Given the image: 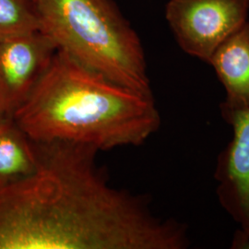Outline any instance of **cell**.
<instances>
[{
  "label": "cell",
  "mask_w": 249,
  "mask_h": 249,
  "mask_svg": "<svg viewBox=\"0 0 249 249\" xmlns=\"http://www.w3.org/2000/svg\"><path fill=\"white\" fill-rule=\"evenodd\" d=\"M39 166L0 190V249H186L188 227L110 185L85 145L36 142Z\"/></svg>",
  "instance_id": "1"
},
{
  "label": "cell",
  "mask_w": 249,
  "mask_h": 249,
  "mask_svg": "<svg viewBox=\"0 0 249 249\" xmlns=\"http://www.w3.org/2000/svg\"><path fill=\"white\" fill-rule=\"evenodd\" d=\"M12 119L36 142L98 151L143 144L161 122L153 95L107 80L59 50Z\"/></svg>",
  "instance_id": "2"
},
{
  "label": "cell",
  "mask_w": 249,
  "mask_h": 249,
  "mask_svg": "<svg viewBox=\"0 0 249 249\" xmlns=\"http://www.w3.org/2000/svg\"><path fill=\"white\" fill-rule=\"evenodd\" d=\"M57 50L124 88L152 95L142 42L111 0H32Z\"/></svg>",
  "instance_id": "3"
},
{
  "label": "cell",
  "mask_w": 249,
  "mask_h": 249,
  "mask_svg": "<svg viewBox=\"0 0 249 249\" xmlns=\"http://www.w3.org/2000/svg\"><path fill=\"white\" fill-rule=\"evenodd\" d=\"M249 0H169L165 17L180 48L209 63L219 45L248 21Z\"/></svg>",
  "instance_id": "4"
},
{
  "label": "cell",
  "mask_w": 249,
  "mask_h": 249,
  "mask_svg": "<svg viewBox=\"0 0 249 249\" xmlns=\"http://www.w3.org/2000/svg\"><path fill=\"white\" fill-rule=\"evenodd\" d=\"M56 51L42 31L0 37V102L6 118L26 101Z\"/></svg>",
  "instance_id": "5"
},
{
  "label": "cell",
  "mask_w": 249,
  "mask_h": 249,
  "mask_svg": "<svg viewBox=\"0 0 249 249\" xmlns=\"http://www.w3.org/2000/svg\"><path fill=\"white\" fill-rule=\"evenodd\" d=\"M221 114L231 126V138L216 160V196L237 224L236 232L249 237V108Z\"/></svg>",
  "instance_id": "6"
},
{
  "label": "cell",
  "mask_w": 249,
  "mask_h": 249,
  "mask_svg": "<svg viewBox=\"0 0 249 249\" xmlns=\"http://www.w3.org/2000/svg\"><path fill=\"white\" fill-rule=\"evenodd\" d=\"M208 64L225 91L221 112L249 108V22L219 45Z\"/></svg>",
  "instance_id": "7"
},
{
  "label": "cell",
  "mask_w": 249,
  "mask_h": 249,
  "mask_svg": "<svg viewBox=\"0 0 249 249\" xmlns=\"http://www.w3.org/2000/svg\"><path fill=\"white\" fill-rule=\"evenodd\" d=\"M38 166L37 143L12 118L0 122V190L30 178Z\"/></svg>",
  "instance_id": "8"
},
{
  "label": "cell",
  "mask_w": 249,
  "mask_h": 249,
  "mask_svg": "<svg viewBox=\"0 0 249 249\" xmlns=\"http://www.w3.org/2000/svg\"><path fill=\"white\" fill-rule=\"evenodd\" d=\"M41 31L32 0H0V37Z\"/></svg>",
  "instance_id": "9"
},
{
  "label": "cell",
  "mask_w": 249,
  "mask_h": 249,
  "mask_svg": "<svg viewBox=\"0 0 249 249\" xmlns=\"http://www.w3.org/2000/svg\"><path fill=\"white\" fill-rule=\"evenodd\" d=\"M230 248L231 249H249V237L243 236L235 231Z\"/></svg>",
  "instance_id": "10"
},
{
  "label": "cell",
  "mask_w": 249,
  "mask_h": 249,
  "mask_svg": "<svg viewBox=\"0 0 249 249\" xmlns=\"http://www.w3.org/2000/svg\"><path fill=\"white\" fill-rule=\"evenodd\" d=\"M4 119H7L6 116L4 115L3 109H2V106H1V102H0V122H2Z\"/></svg>",
  "instance_id": "11"
}]
</instances>
